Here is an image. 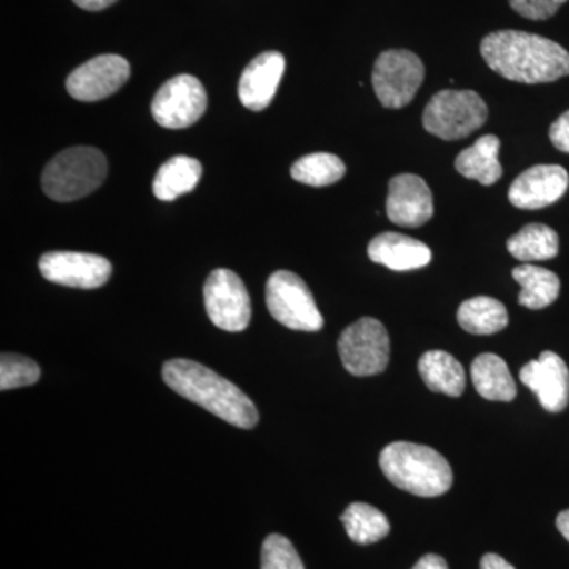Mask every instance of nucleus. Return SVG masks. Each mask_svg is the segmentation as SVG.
Wrapping results in <instances>:
<instances>
[{
    "instance_id": "obj_14",
    "label": "nucleus",
    "mask_w": 569,
    "mask_h": 569,
    "mask_svg": "<svg viewBox=\"0 0 569 569\" xmlns=\"http://www.w3.org/2000/svg\"><path fill=\"white\" fill-rule=\"evenodd\" d=\"M568 186L569 176L563 167L537 164L512 182L508 197L515 208L535 211L557 203L567 193Z\"/></svg>"
},
{
    "instance_id": "obj_27",
    "label": "nucleus",
    "mask_w": 569,
    "mask_h": 569,
    "mask_svg": "<svg viewBox=\"0 0 569 569\" xmlns=\"http://www.w3.org/2000/svg\"><path fill=\"white\" fill-rule=\"evenodd\" d=\"M40 367L26 356L3 353L0 358V389L31 387L40 380Z\"/></svg>"
},
{
    "instance_id": "obj_18",
    "label": "nucleus",
    "mask_w": 569,
    "mask_h": 569,
    "mask_svg": "<svg viewBox=\"0 0 569 569\" xmlns=\"http://www.w3.org/2000/svg\"><path fill=\"white\" fill-rule=\"evenodd\" d=\"M500 146L496 134H485L473 146L459 153L456 170L463 178L473 179L481 186H493L503 174V168L498 159Z\"/></svg>"
},
{
    "instance_id": "obj_22",
    "label": "nucleus",
    "mask_w": 569,
    "mask_h": 569,
    "mask_svg": "<svg viewBox=\"0 0 569 569\" xmlns=\"http://www.w3.org/2000/svg\"><path fill=\"white\" fill-rule=\"evenodd\" d=\"M512 277L520 284L519 305L539 310L557 301L560 295V279L556 272L533 264L512 269Z\"/></svg>"
},
{
    "instance_id": "obj_25",
    "label": "nucleus",
    "mask_w": 569,
    "mask_h": 569,
    "mask_svg": "<svg viewBox=\"0 0 569 569\" xmlns=\"http://www.w3.org/2000/svg\"><path fill=\"white\" fill-rule=\"evenodd\" d=\"M348 538L356 545H373L387 538L391 526L380 509L367 503H351L340 516Z\"/></svg>"
},
{
    "instance_id": "obj_32",
    "label": "nucleus",
    "mask_w": 569,
    "mask_h": 569,
    "mask_svg": "<svg viewBox=\"0 0 569 569\" xmlns=\"http://www.w3.org/2000/svg\"><path fill=\"white\" fill-rule=\"evenodd\" d=\"M479 569H516L512 565H509L503 557L497 556V553H486L481 559Z\"/></svg>"
},
{
    "instance_id": "obj_4",
    "label": "nucleus",
    "mask_w": 569,
    "mask_h": 569,
    "mask_svg": "<svg viewBox=\"0 0 569 569\" xmlns=\"http://www.w3.org/2000/svg\"><path fill=\"white\" fill-rule=\"evenodd\" d=\"M108 174L107 157L89 146L66 149L54 157L41 176L43 192L54 201L69 203L96 192Z\"/></svg>"
},
{
    "instance_id": "obj_6",
    "label": "nucleus",
    "mask_w": 569,
    "mask_h": 569,
    "mask_svg": "<svg viewBox=\"0 0 569 569\" xmlns=\"http://www.w3.org/2000/svg\"><path fill=\"white\" fill-rule=\"evenodd\" d=\"M266 306L280 325L293 331L316 332L325 320L312 291L301 277L290 271H277L266 283Z\"/></svg>"
},
{
    "instance_id": "obj_28",
    "label": "nucleus",
    "mask_w": 569,
    "mask_h": 569,
    "mask_svg": "<svg viewBox=\"0 0 569 569\" xmlns=\"http://www.w3.org/2000/svg\"><path fill=\"white\" fill-rule=\"evenodd\" d=\"M261 569H306L290 539L269 535L261 549Z\"/></svg>"
},
{
    "instance_id": "obj_2",
    "label": "nucleus",
    "mask_w": 569,
    "mask_h": 569,
    "mask_svg": "<svg viewBox=\"0 0 569 569\" xmlns=\"http://www.w3.org/2000/svg\"><path fill=\"white\" fill-rule=\"evenodd\" d=\"M164 383L190 402L241 429L257 426L258 410L246 392L209 367L189 359H171L162 369Z\"/></svg>"
},
{
    "instance_id": "obj_5",
    "label": "nucleus",
    "mask_w": 569,
    "mask_h": 569,
    "mask_svg": "<svg viewBox=\"0 0 569 569\" xmlns=\"http://www.w3.org/2000/svg\"><path fill=\"white\" fill-rule=\"evenodd\" d=\"M488 104L475 91H440L422 112L426 132L445 141L460 140L477 132L488 121Z\"/></svg>"
},
{
    "instance_id": "obj_1",
    "label": "nucleus",
    "mask_w": 569,
    "mask_h": 569,
    "mask_svg": "<svg viewBox=\"0 0 569 569\" xmlns=\"http://www.w3.org/2000/svg\"><path fill=\"white\" fill-rule=\"evenodd\" d=\"M489 69L523 84L553 82L569 74V52L556 41L535 33L498 31L481 41Z\"/></svg>"
},
{
    "instance_id": "obj_34",
    "label": "nucleus",
    "mask_w": 569,
    "mask_h": 569,
    "mask_svg": "<svg viewBox=\"0 0 569 569\" xmlns=\"http://www.w3.org/2000/svg\"><path fill=\"white\" fill-rule=\"evenodd\" d=\"M557 529H559L560 533L563 535L565 539L569 542V509L560 512L559 518H557Z\"/></svg>"
},
{
    "instance_id": "obj_9",
    "label": "nucleus",
    "mask_w": 569,
    "mask_h": 569,
    "mask_svg": "<svg viewBox=\"0 0 569 569\" xmlns=\"http://www.w3.org/2000/svg\"><path fill=\"white\" fill-rule=\"evenodd\" d=\"M206 312L217 328L241 332L250 325L252 305L241 277L230 269H216L204 284Z\"/></svg>"
},
{
    "instance_id": "obj_30",
    "label": "nucleus",
    "mask_w": 569,
    "mask_h": 569,
    "mask_svg": "<svg viewBox=\"0 0 569 569\" xmlns=\"http://www.w3.org/2000/svg\"><path fill=\"white\" fill-rule=\"evenodd\" d=\"M549 138L559 151L569 153V111L550 126Z\"/></svg>"
},
{
    "instance_id": "obj_7",
    "label": "nucleus",
    "mask_w": 569,
    "mask_h": 569,
    "mask_svg": "<svg viewBox=\"0 0 569 569\" xmlns=\"http://www.w3.org/2000/svg\"><path fill=\"white\" fill-rule=\"evenodd\" d=\"M425 63L415 52L389 50L378 56L373 66V91L388 110H400L417 96L425 81Z\"/></svg>"
},
{
    "instance_id": "obj_11",
    "label": "nucleus",
    "mask_w": 569,
    "mask_h": 569,
    "mask_svg": "<svg viewBox=\"0 0 569 569\" xmlns=\"http://www.w3.org/2000/svg\"><path fill=\"white\" fill-rule=\"evenodd\" d=\"M130 63L116 54L97 56L67 78V92L80 102H99L129 81Z\"/></svg>"
},
{
    "instance_id": "obj_10",
    "label": "nucleus",
    "mask_w": 569,
    "mask_h": 569,
    "mask_svg": "<svg viewBox=\"0 0 569 569\" xmlns=\"http://www.w3.org/2000/svg\"><path fill=\"white\" fill-rule=\"evenodd\" d=\"M208 108L204 86L192 74H178L164 82L153 97V119L164 129H187L200 121Z\"/></svg>"
},
{
    "instance_id": "obj_17",
    "label": "nucleus",
    "mask_w": 569,
    "mask_h": 569,
    "mask_svg": "<svg viewBox=\"0 0 569 569\" xmlns=\"http://www.w3.org/2000/svg\"><path fill=\"white\" fill-rule=\"evenodd\" d=\"M370 260L387 266L392 271H413L432 260V252L425 242L399 233L378 234L367 249Z\"/></svg>"
},
{
    "instance_id": "obj_20",
    "label": "nucleus",
    "mask_w": 569,
    "mask_h": 569,
    "mask_svg": "<svg viewBox=\"0 0 569 569\" xmlns=\"http://www.w3.org/2000/svg\"><path fill=\"white\" fill-rule=\"evenodd\" d=\"M418 369L430 391L451 397L462 396L466 370L455 356L440 350L427 351L419 359Z\"/></svg>"
},
{
    "instance_id": "obj_15",
    "label": "nucleus",
    "mask_w": 569,
    "mask_h": 569,
    "mask_svg": "<svg viewBox=\"0 0 569 569\" xmlns=\"http://www.w3.org/2000/svg\"><path fill=\"white\" fill-rule=\"evenodd\" d=\"M388 219L399 227L419 228L433 216V197L425 179L399 174L389 181Z\"/></svg>"
},
{
    "instance_id": "obj_12",
    "label": "nucleus",
    "mask_w": 569,
    "mask_h": 569,
    "mask_svg": "<svg viewBox=\"0 0 569 569\" xmlns=\"http://www.w3.org/2000/svg\"><path fill=\"white\" fill-rule=\"evenodd\" d=\"M41 276L48 282L63 287L93 290L110 280L112 268L100 254L81 252H50L40 258Z\"/></svg>"
},
{
    "instance_id": "obj_31",
    "label": "nucleus",
    "mask_w": 569,
    "mask_h": 569,
    "mask_svg": "<svg viewBox=\"0 0 569 569\" xmlns=\"http://www.w3.org/2000/svg\"><path fill=\"white\" fill-rule=\"evenodd\" d=\"M411 569H448L447 560L436 553H427Z\"/></svg>"
},
{
    "instance_id": "obj_33",
    "label": "nucleus",
    "mask_w": 569,
    "mask_h": 569,
    "mask_svg": "<svg viewBox=\"0 0 569 569\" xmlns=\"http://www.w3.org/2000/svg\"><path fill=\"white\" fill-rule=\"evenodd\" d=\"M73 2L82 10L102 11L118 2V0H73Z\"/></svg>"
},
{
    "instance_id": "obj_24",
    "label": "nucleus",
    "mask_w": 569,
    "mask_h": 569,
    "mask_svg": "<svg viewBox=\"0 0 569 569\" xmlns=\"http://www.w3.org/2000/svg\"><path fill=\"white\" fill-rule=\"evenodd\" d=\"M508 252L523 263L552 260L559 254V234L542 223L526 224L507 242Z\"/></svg>"
},
{
    "instance_id": "obj_16",
    "label": "nucleus",
    "mask_w": 569,
    "mask_h": 569,
    "mask_svg": "<svg viewBox=\"0 0 569 569\" xmlns=\"http://www.w3.org/2000/svg\"><path fill=\"white\" fill-rule=\"evenodd\" d=\"M282 52L268 51L257 56L242 71L238 96L241 103L252 111H263L274 100L284 73Z\"/></svg>"
},
{
    "instance_id": "obj_21",
    "label": "nucleus",
    "mask_w": 569,
    "mask_h": 569,
    "mask_svg": "<svg viewBox=\"0 0 569 569\" xmlns=\"http://www.w3.org/2000/svg\"><path fill=\"white\" fill-rule=\"evenodd\" d=\"M203 167L197 159L187 156L173 157L162 164L153 179V194L162 201H174L190 193L200 182Z\"/></svg>"
},
{
    "instance_id": "obj_13",
    "label": "nucleus",
    "mask_w": 569,
    "mask_h": 569,
    "mask_svg": "<svg viewBox=\"0 0 569 569\" xmlns=\"http://www.w3.org/2000/svg\"><path fill=\"white\" fill-rule=\"evenodd\" d=\"M520 381L537 395L539 403L550 413H560L569 402L567 362L553 351H542L538 359L520 369Z\"/></svg>"
},
{
    "instance_id": "obj_26",
    "label": "nucleus",
    "mask_w": 569,
    "mask_h": 569,
    "mask_svg": "<svg viewBox=\"0 0 569 569\" xmlns=\"http://www.w3.org/2000/svg\"><path fill=\"white\" fill-rule=\"evenodd\" d=\"M346 163L335 153H309L296 160L291 167V178L310 187H326L339 182L346 176Z\"/></svg>"
},
{
    "instance_id": "obj_19",
    "label": "nucleus",
    "mask_w": 569,
    "mask_h": 569,
    "mask_svg": "<svg viewBox=\"0 0 569 569\" xmlns=\"http://www.w3.org/2000/svg\"><path fill=\"white\" fill-rule=\"evenodd\" d=\"M471 380L479 396L492 402H511L518 396L515 378L500 356L479 355L471 365Z\"/></svg>"
},
{
    "instance_id": "obj_29",
    "label": "nucleus",
    "mask_w": 569,
    "mask_h": 569,
    "mask_svg": "<svg viewBox=\"0 0 569 569\" xmlns=\"http://www.w3.org/2000/svg\"><path fill=\"white\" fill-rule=\"evenodd\" d=\"M568 0H509V6L520 17L531 21H545L552 18Z\"/></svg>"
},
{
    "instance_id": "obj_23",
    "label": "nucleus",
    "mask_w": 569,
    "mask_h": 569,
    "mask_svg": "<svg viewBox=\"0 0 569 569\" xmlns=\"http://www.w3.org/2000/svg\"><path fill=\"white\" fill-rule=\"evenodd\" d=\"M458 321L470 335H496L507 328L508 310L497 299L477 296L460 305Z\"/></svg>"
},
{
    "instance_id": "obj_3",
    "label": "nucleus",
    "mask_w": 569,
    "mask_h": 569,
    "mask_svg": "<svg viewBox=\"0 0 569 569\" xmlns=\"http://www.w3.org/2000/svg\"><path fill=\"white\" fill-rule=\"evenodd\" d=\"M385 477L418 497H440L452 488V470L448 460L433 448L410 441H395L380 455Z\"/></svg>"
},
{
    "instance_id": "obj_8",
    "label": "nucleus",
    "mask_w": 569,
    "mask_h": 569,
    "mask_svg": "<svg viewBox=\"0 0 569 569\" xmlns=\"http://www.w3.org/2000/svg\"><path fill=\"white\" fill-rule=\"evenodd\" d=\"M339 355L351 376H378L389 362L387 328L376 318H361L340 335Z\"/></svg>"
}]
</instances>
